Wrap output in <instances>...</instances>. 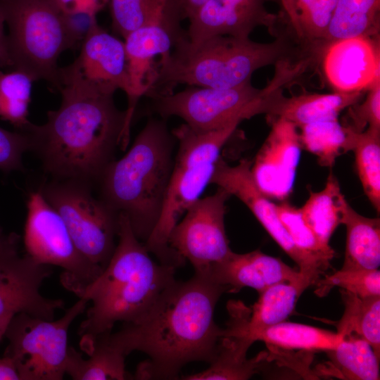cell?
Wrapping results in <instances>:
<instances>
[{"label":"cell","mask_w":380,"mask_h":380,"mask_svg":"<svg viewBox=\"0 0 380 380\" xmlns=\"http://www.w3.org/2000/svg\"><path fill=\"white\" fill-rule=\"evenodd\" d=\"M0 380H20L13 362L6 356L0 358Z\"/></svg>","instance_id":"cell-44"},{"label":"cell","mask_w":380,"mask_h":380,"mask_svg":"<svg viewBox=\"0 0 380 380\" xmlns=\"http://www.w3.org/2000/svg\"><path fill=\"white\" fill-rule=\"evenodd\" d=\"M165 0H109L112 27L124 39L134 30L151 22Z\"/></svg>","instance_id":"cell-34"},{"label":"cell","mask_w":380,"mask_h":380,"mask_svg":"<svg viewBox=\"0 0 380 380\" xmlns=\"http://www.w3.org/2000/svg\"><path fill=\"white\" fill-rule=\"evenodd\" d=\"M13 316L7 315L0 317V341L4 336L7 326Z\"/></svg>","instance_id":"cell-46"},{"label":"cell","mask_w":380,"mask_h":380,"mask_svg":"<svg viewBox=\"0 0 380 380\" xmlns=\"http://www.w3.org/2000/svg\"><path fill=\"white\" fill-rule=\"evenodd\" d=\"M118 242L108 264L79 297L91 303L79 328L81 348L111 332L116 322L139 319L175 280L176 268L151 258L125 215L118 214Z\"/></svg>","instance_id":"cell-3"},{"label":"cell","mask_w":380,"mask_h":380,"mask_svg":"<svg viewBox=\"0 0 380 380\" xmlns=\"http://www.w3.org/2000/svg\"><path fill=\"white\" fill-rule=\"evenodd\" d=\"M88 358L69 347L65 374L74 380H124L129 379L125 369V355L107 341L106 334L96 337L82 348Z\"/></svg>","instance_id":"cell-23"},{"label":"cell","mask_w":380,"mask_h":380,"mask_svg":"<svg viewBox=\"0 0 380 380\" xmlns=\"http://www.w3.org/2000/svg\"><path fill=\"white\" fill-rule=\"evenodd\" d=\"M341 224L346 228L345 257L341 270L379 269L380 265V219L365 217L347 202Z\"/></svg>","instance_id":"cell-22"},{"label":"cell","mask_w":380,"mask_h":380,"mask_svg":"<svg viewBox=\"0 0 380 380\" xmlns=\"http://www.w3.org/2000/svg\"><path fill=\"white\" fill-rule=\"evenodd\" d=\"M179 22L165 6L149 23L130 32L125 38L130 92L127 96L125 132L131 124L139 99L147 96L156 78L157 56L171 51L175 42L184 32Z\"/></svg>","instance_id":"cell-13"},{"label":"cell","mask_w":380,"mask_h":380,"mask_svg":"<svg viewBox=\"0 0 380 380\" xmlns=\"http://www.w3.org/2000/svg\"><path fill=\"white\" fill-rule=\"evenodd\" d=\"M224 293L225 287L196 273L187 281L175 279L141 317L106 333L107 341L125 356L148 355L134 379H177L188 363L214 360L223 332L214 312Z\"/></svg>","instance_id":"cell-1"},{"label":"cell","mask_w":380,"mask_h":380,"mask_svg":"<svg viewBox=\"0 0 380 380\" xmlns=\"http://www.w3.org/2000/svg\"><path fill=\"white\" fill-rule=\"evenodd\" d=\"M5 16L0 4V69L11 67V61L8 51L7 34L5 33Z\"/></svg>","instance_id":"cell-42"},{"label":"cell","mask_w":380,"mask_h":380,"mask_svg":"<svg viewBox=\"0 0 380 380\" xmlns=\"http://www.w3.org/2000/svg\"><path fill=\"white\" fill-rule=\"evenodd\" d=\"M380 0H337L325 41L369 37L379 30Z\"/></svg>","instance_id":"cell-30"},{"label":"cell","mask_w":380,"mask_h":380,"mask_svg":"<svg viewBox=\"0 0 380 380\" xmlns=\"http://www.w3.org/2000/svg\"><path fill=\"white\" fill-rule=\"evenodd\" d=\"M296 77L294 71L277 65L274 77L263 89L254 87L251 81L227 89L189 86L177 93L156 94L153 108L162 118L177 116L198 132L225 127L233 121L265 113L272 94Z\"/></svg>","instance_id":"cell-6"},{"label":"cell","mask_w":380,"mask_h":380,"mask_svg":"<svg viewBox=\"0 0 380 380\" xmlns=\"http://www.w3.org/2000/svg\"><path fill=\"white\" fill-rule=\"evenodd\" d=\"M337 0H293L299 37L325 40Z\"/></svg>","instance_id":"cell-36"},{"label":"cell","mask_w":380,"mask_h":380,"mask_svg":"<svg viewBox=\"0 0 380 380\" xmlns=\"http://www.w3.org/2000/svg\"><path fill=\"white\" fill-rule=\"evenodd\" d=\"M31 151L29 133L11 132L0 127V170L8 173L24 171L23 163L24 153Z\"/></svg>","instance_id":"cell-38"},{"label":"cell","mask_w":380,"mask_h":380,"mask_svg":"<svg viewBox=\"0 0 380 380\" xmlns=\"http://www.w3.org/2000/svg\"><path fill=\"white\" fill-rule=\"evenodd\" d=\"M175 139L164 120L149 119L127 152L111 161L96 182L100 198L127 216L141 242L149 237L161 212L174 165Z\"/></svg>","instance_id":"cell-4"},{"label":"cell","mask_w":380,"mask_h":380,"mask_svg":"<svg viewBox=\"0 0 380 380\" xmlns=\"http://www.w3.org/2000/svg\"><path fill=\"white\" fill-rule=\"evenodd\" d=\"M251 163L252 161L243 158L232 166L220 157L210 184H216L243 202L274 241L298 265L299 271L316 284L328 267L296 246L277 213L275 204L255 184L251 173Z\"/></svg>","instance_id":"cell-12"},{"label":"cell","mask_w":380,"mask_h":380,"mask_svg":"<svg viewBox=\"0 0 380 380\" xmlns=\"http://www.w3.org/2000/svg\"><path fill=\"white\" fill-rule=\"evenodd\" d=\"M366 99L360 104L350 106L348 121L343 127L361 132L368 127L380 130V78L367 89Z\"/></svg>","instance_id":"cell-37"},{"label":"cell","mask_w":380,"mask_h":380,"mask_svg":"<svg viewBox=\"0 0 380 380\" xmlns=\"http://www.w3.org/2000/svg\"><path fill=\"white\" fill-rule=\"evenodd\" d=\"M61 18L68 49L81 46L97 20L96 15L86 13H61Z\"/></svg>","instance_id":"cell-39"},{"label":"cell","mask_w":380,"mask_h":380,"mask_svg":"<svg viewBox=\"0 0 380 380\" xmlns=\"http://www.w3.org/2000/svg\"><path fill=\"white\" fill-rule=\"evenodd\" d=\"M61 13H86L96 14L102 10L109 0H51Z\"/></svg>","instance_id":"cell-40"},{"label":"cell","mask_w":380,"mask_h":380,"mask_svg":"<svg viewBox=\"0 0 380 380\" xmlns=\"http://www.w3.org/2000/svg\"><path fill=\"white\" fill-rule=\"evenodd\" d=\"M27 212L26 254L41 264L60 267L63 286L80 297L103 270L78 250L62 217L39 189L29 194Z\"/></svg>","instance_id":"cell-10"},{"label":"cell","mask_w":380,"mask_h":380,"mask_svg":"<svg viewBox=\"0 0 380 380\" xmlns=\"http://www.w3.org/2000/svg\"><path fill=\"white\" fill-rule=\"evenodd\" d=\"M270 1L275 0H208L189 19L188 40L196 44L217 35L247 39L258 26L273 30L278 17L266 8Z\"/></svg>","instance_id":"cell-17"},{"label":"cell","mask_w":380,"mask_h":380,"mask_svg":"<svg viewBox=\"0 0 380 380\" xmlns=\"http://www.w3.org/2000/svg\"><path fill=\"white\" fill-rule=\"evenodd\" d=\"M309 197L300 208L303 218L324 245L341 224L343 210L348 202L341 193L337 178L333 173L327 177L324 188L317 192L309 191Z\"/></svg>","instance_id":"cell-26"},{"label":"cell","mask_w":380,"mask_h":380,"mask_svg":"<svg viewBox=\"0 0 380 380\" xmlns=\"http://www.w3.org/2000/svg\"><path fill=\"white\" fill-rule=\"evenodd\" d=\"M13 70L53 87L58 59L68 49L61 13L51 0H1Z\"/></svg>","instance_id":"cell-7"},{"label":"cell","mask_w":380,"mask_h":380,"mask_svg":"<svg viewBox=\"0 0 380 380\" xmlns=\"http://www.w3.org/2000/svg\"><path fill=\"white\" fill-rule=\"evenodd\" d=\"M346 132L345 153L353 151L357 175L365 194L378 214L380 212V130L367 127Z\"/></svg>","instance_id":"cell-27"},{"label":"cell","mask_w":380,"mask_h":380,"mask_svg":"<svg viewBox=\"0 0 380 380\" xmlns=\"http://www.w3.org/2000/svg\"><path fill=\"white\" fill-rule=\"evenodd\" d=\"M302 148L314 154L319 165L332 167L345 153L346 132L338 119L312 122L299 127Z\"/></svg>","instance_id":"cell-32"},{"label":"cell","mask_w":380,"mask_h":380,"mask_svg":"<svg viewBox=\"0 0 380 380\" xmlns=\"http://www.w3.org/2000/svg\"><path fill=\"white\" fill-rule=\"evenodd\" d=\"M315 283L309 278L274 284L260 293L250 308L246 329L251 339L260 331L286 321L293 312L297 299Z\"/></svg>","instance_id":"cell-24"},{"label":"cell","mask_w":380,"mask_h":380,"mask_svg":"<svg viewBox=\"0 0 380 380\" xmlns=\"http://www.w3.org/2000/svg\"><path fill=\"white\" fill-rule=\"evenodd\" d=\"M75 61L59 68L57 80L77 82L105 94L130 92L124 42L108 33L97 20L81 44Z\"/></svg>","instance_id":"cell-14"},{"label":"cell","mask_w":380,"mask_h":380,"mask_svg":"<svg viewBox=\"0 0 380 380\" xmlns=\"http://www.w3.org/2000/svg\"><path fill=\"white\" fill-rule=\"evenodd\" d=\"M208 0H165V5L180 22L189 19Z\"/></svg>","instance_id":"cell-41"},{"label":"cell","mask_w":380,"mask_h":380,"mask_svg":"<svg viewBox=\"0 0 380 380\" xmlns=\"http://www.w3.org/2000/svg\"><path fill=\"white\" fill-rule=\"evenodd\" d=\"M343 338L337 332L284 321L256 334L254 341L285 350L327 352L335 349Z\"/></svg>","instance_id":"cell-28"},{"label":"cell","mask_w":380,"mask_h":380,"mask_svg":"<svg viewBox=\"0 0 380 380\" xmlns=\"http://www.w3.org/2000/svg\"><path fill=\"white\" fill-rule=\"evenodd\" d=\"M275 209L296 246L329 268L335 251L317 239L304 221L300 208L285 201L275 204Z\"/></svg>","instance_id":"cell-33"},{"label":"cell","mask_w":380,"mask_h":380,"mask_svg":"<svg viewBox=\"0 0 380 380\" xmlns=\"http://www.w3.org/2000/svg\"><path fill=\"white\" fill-rule=\"evenodd\" d=\"M59 108L49 110L46 122L32 124L31 151L53 179L96 184L121 146L126 111L117 108L113 94H105L77 82L58 80Z\"/></svg>","instance_id":"cell-2"},{"label":"cell","mask_w":380,"mask_h":380,"mask_svg":"<svg viewBox=\"0 0 380 380\" xmlns=\"http://www.w3.org/2000/svg\"><path fill=\"white\" fill-rule=\"evenodd\" d=\"M0 1H1V0H0Z\"/></svg>","instance_id":"cell-47"},{"label":"cell","mask_w":380,"mask_h":380,"mask_svg":"<svg viewBox=\"0 0 380 380\" xmlns=\"http://www.w3.org/2000/svg\"><path fill=\"white\" fill-rule=\"evenodd\" d=\"M329 361L320 372L347 380H379V358L363 338L349 335L334 350L327 352Z\"/></svg>","instance_id":"cell-25"},{"label":"cell","mask_w":380,"mask_h":380,"mask_svg":"<svg viewBox=\"0 0 380 380\" xmlns=\"http://www.w3.org/2000/svg\"><path fill=\"white\" fill-rule=\"evenodd\" d=\"M34 79L27 73L0 69V119L11 124L17 130L27 132L32 122L28 120Z\"/></svg>","instance_id":"cell-31"},{"label":"cell","mask_w":380,"mask_h":380,"mask_svg":"<svg viewBox=\"0 0 380 380\" xmlns=\"http://www.w3.org/2000/svg\"><path fill=\"white\" fill-rule=\"evenodd\" d=\"M18 252L0 255V317L19 313L51 320L64 302L43 296L40 288L52 271Z\"/></svg>","instance_id":"cell-15"},{"label":"cell","mask_w":380,"mask_h":380,"mask_svg":"<svg viewBox=\"0 0 380 380\" xmlns=\"http://www.w3.org/2000/svg\"><path fill=\"white\" fill-rule=\"evenodd\" d=\"M89 301L80 298L57 320L25 313L13 315L4 336L8 341L4 356L13 362L20 380H61L65 374L68 329Z\"/></svg>","instance_id":"cell-9"},{"label":"cell","mask_w":380,"mask_h":380,"mask_svg":"<svg viewBox=\"0 0 380 380\" xmlns=\"http://www.w3.org/2000/svg\"><path fill=\"white\" fill-rule=\"evenodd\" d=\"M315 284V293L319 297L326 296L334 287L362 298L380 296V271L379 269H341L319 279Z\"/></svg>","instance_id":"cell-35"},{"label":"cell","mask_w":380,"mask_h":380,"mask_svg":"<svg viewBox=\"0 0 380 380\" xmlns=\"http://www.w3.org/2000/svg\"><path fill=\"white\" fill-rule=\"evenodd\" d=\"M282 89H279L271 96L266 114L273 118H283L298 127L338 119L343 110L358 103L363 95L362 91H336L286 97Z\"/></svg>","instance_id":"cell-20"},{"label":"cell","mask_w":380,"mask_h":380,"mask_svg":"<svg viewBox=\"0 0 380 380\" xmlns=\"http://www.w3.org/2000/svg\"><path fill=\"white\" fill-rule=\"evenodd\" d=\"M379 48L369 37L330 42L324 57L327 78L336 91L367 89L380 78Z\"/></svg>","instance_id":"cell-19"},{"label":"cell","mask_w":380,"mask_h":380,"mask_svg":"<svg viewBox=\"0 0 380 380\" xmlns=\"http://www.w3.org/2000/svg\"><path fill=\"white\" fill-rule=\"evenodd\" d=\"M198 274L225 287L227 293H238L241 289L249 287L259 293L274 284L303 278L310 279L315 284L311 278L299 270L259 249L246 253L232 251L224 260Z\"/></svg>","instance_id":"cell-18"},{"label":"cell","mask_w":380,"mask_h":380,"mask_svg":"<svg viewBox=\"0 0 380 380\" xmlns=\"http://www.w3.org/2000/svg\"><path fill=\"white\" fill-rule=\"evenodd\" d=\"M93 186L75 179H53L39 190L64 221L82 254L103 270L118 238V214L92 193Z\"/></svg>","instance_id":"cell-8"},{"label":"cell","mask_w":380,"mask_h":380,"mask_svg":"<svg viewBox=\"0 0 380 380\" xmlns=\"http://www.w3.org/2000/svg\"><path fill=\"white\" fill-rule=\"evenodd\" d=\"M229 196L218 187L215 194L200 198L170 234V247L191 263L195 273L203 274L232 251L224 225L225 203Z\"/></svg>","instance_id":"cell-11"},{"label":"cell","mask_w":380,"mask_h":380,"mask_svg":"<svg viewBox=\"0 0 380 380\" xmlns=\"http://www.w3.org/2000/svg\"><path fill=\"white\" fill-rule=\"evenodd\" d=\"M301 149L298 127L283 118H274L251 167L255 184L270 199L285 201L291 194Z\"/></svg>","instance_id":"cell-16"},{"label":"cell","mask_w":380,"mask_h":380,"mask_svg":"<svg viewBox=\"0 0 380 380\" xmlns=\"http://www.w3.org/2000/svg\"><path fill=\"white\" fill-rule=\"evenodd\" d=\"M19 241L17 234H6L0 228V255L18 252Z\"/></svg>","instance_id":"cell-43"},{"label":"cell","mask_w":380,"mask_h":380,"mask_svg":"<svg viewBox=\"0 0 380 380\" xmlns=\"http://www.w3.org/2000/svg\"><path fill=\"white\" fill-rule=\"evenodd\" d=\"M340 293L344 311L336 324V332L343 337L355 335L363 338L379 358L380 296L362 298L343 289Z\"/></svg>","instance_id":"cell-29"},{"label":"cell","mask_w":380,"mask_h":380,"mask_svg":"<svg viewBox=\"0 0 380 380\" xmlns=\"http://www.w3.org/2000/svg\"><path fill=\"white\" fill-rule=\"evenodd\" d=\"M173 48L156 62V78L148 96L172 92L173 87L180 84L235 87L251 81L258 69L287 59L291 51L289 42L282 36L272 42L260 43L249 38L217 35L192 44L186 31Z\"/></svg>","instance_id":"cell-5"},{"label":"cell","mask_w":380,"mask_h":380,"mask_svg":"<svg viewBox=\"0 0 380 380\" xmlns=\"http://www.w3.org/2000/svg\"><path fill=\"white\" fill-rule=\"evenodd\" d=\"M253 341L240 328L227 324L223 329L217 351L210 367L202 372L181 376L185 380H244L258 373L267 354L260 353L251 359L246 353Z\"/></svg>","instance_id":"cell-21"},{"label":"cell","mask_w":380,"mask_h":380,"mask_svg":"<svg viewBox=\"0 0 380 380\" xmlns=\"http://www.w3.org/2000/svg\"><path fill=\"white\" fill-rule=\"evenodd\" d=\"M284 10L290 20L293 30L299 35L298 26L294 9L293 0H280Z\"/></svg>","instance_id":"cell-45"}]
</instances>
